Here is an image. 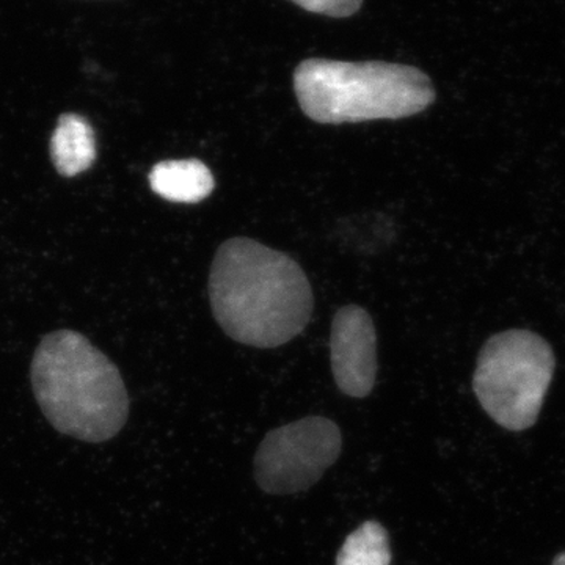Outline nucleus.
Masks as SVG:
<instances>
[{"label": "nucleus", "mask_w": 565, "mask_h": 565, "mask_svg": "<svg viewBox=\"0 0 565 565\" xmlns=\"http://www.w3.org/2000/svg\"><path fill=\"white\" fill-rule=\"evenodd\" d=\"M303 10L332 18H348L360 10L363 0H292Z\"/></svg>", "instance_id": "obj_10"}, {"label": "nucleus", "mask_w": 565, "mask_h": 565, "mask_svg": "<svg viewBox=\"0 0 565 565\" xmlns=\"http://www.w3.org/2000/svg\"><path fill=\"white\" fill-rule=\"evenodd\" d=\"M388 533L381 523L366 522L348 539L338 553L337 565H390Z\"/></svg>", "instance_id": "obj_9"}, {"label": "nucleus", "mask_w": 565, "mask_h": 565, "mask_svg": "<svg viewBox=\"0 0 565 565\" xmlns=\"http://www.w3.org/2000/svg\"><path fill=\"white\" fill-rule=\"evenodd\" d=\"M341 430L332 419L308 416L264 437L255 456V479L270 494L313 487L340 457Z\"/></svg>", "instance_id": "obj_5"}, {"label": "nucleus", "mask_w": 565, "mask_h": 565, "mask_svg": "<svg viewBox=\"0 0 565 565\" xmlns=\"http://www.w3.org/2000/svg\"><path fill=\"white\" fill-rule=\"evenodd\" d=\"M294 92L303 114L319 125L401 120L435 102L426 73L386 62L310 58L294 73Z\"/></svg>", "instance_id": "obj_3"}, {"label": "nucleus", "mask_w": 565, "mask_h": 565, "mask_svg": "<svg viewBox=\"0 0 565 565\" xmlns=\"http://www.w3.org/2000/svg\"><path fill=\"white\" fill-rule=\"evenodd\" d=\"M51 158L62 177H76L96 159V140L90 122L81 115L65 114L52 134Z\"/></svg>", "instance_id": "obj_8"}, {"label": "nucleus", "mask_w": 565, "mask_h": 565, "mask_svg": "<svg viewBox=\"0 0 565 565\" xmlns=\"http://www.w3.org/2000/svg\"><path fill=\"white\" fill-rule=\"evenodd\" d=\"M215 321L237 343L274 349L303 332L315 297L307 274L285 253L232 237L215 253L210 274Z\"/></svg>", "instance_id": "obj_1"}, {"label": "nucleus", "mask_w": 565, "mask_h": 565, "mask_svg": "<svg viewBox=\"0 0 565 565\" xmlns=\"http://www.w3.org/2000/svg\"><path fill=\"white\" fill-rule=\"evenodd\" d=\"M330 360L341 393L370 396L377 377V334L373 318L359 305H348L334 315Z\"/></svg>", "instance_id": "obj_6"}, {"label": "nucleus", "mask_w": 565, "mask_h": 565, "mask_svg": "<svg viewBox=\"0 0 565 565\" xmlns=\"http://www.w3.org/2000/svg\"><path fill=\"white\" fill-rule=\"evenodd\" d=\"M152 192L173 203H200L214 191V177L199 159L156 163L150 173Z\"/></svg>", "instance_id": "obj_7"}, {"label": "nucleus", "mask_w": 565, "mask_h": 565, "mask_svg": "<svg viewBox=\"0 0 565 565\" xmlns=\"http://www.w3.org/2000/svg\"><path fill=\"white\" fill-rule=\"evenodd\" d=\"M555 373V355L544 338L527 330L494 334L479 353L473 388L482 408L508 430L537 422Z\"/></svg>", "instance_id": "obj_4"}, {"label": "nucleus", "mask_w": 565, "mask_h": 565, "mask_svg": "<svg viewBox=\"0 0 565 565\" xmlns=\"http://www.w3.org/2000/svg\"><path fill=\"white\" fill-rule=\"evenodd\" d=\"M31 379L41 412L58 433L102 444L128 422L129 397L120 371L84 334H46L33 355Z\"/></svg>", "instance_id": "obj_2"}, {"label": "nucleus", "mask_w": 565, "mask_h": 565, "mask_svg": "<svg viewBox=\"0 0 565 565\" xmlns=\"http://www.w3.org/2000/svg\"><path fill=\"white\" fill-rule=\"evenodd\" d=\"M553 565H565V552L556 556V559L553 561Z\"/></svg>", "instance_id": "obj_11"}]
</instances>
